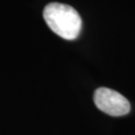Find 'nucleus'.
<instances>
[{"label": "nucleus", "instance_id": "f257e3e1", "mask_svg": "<svg viewBox=\"0 0 135 135\" xmlns=\"http://www.w3.org/2000/svg\"><path fill=\"white\" fill-rule=\"evenodd\" d=\"M46 24L55 34L66 40H74L80 34L82 20L76 10L70 5L49 3L43 10Z\"/></svg>", "mask_w": 135, "mask_h": 135}, {"label": "nucleus", "instance_id": "f03ea898", "mask_svg": "<svg viewBox=\"0 0 135 135\" xmlns=\"http://www.w3.org/2000/svg\"><path fill=\"white\" fill-rule=\"evenodd\" d=\"M94 103L99 110L111 116H123L130 111V103L125 97L106 87H100L95 91Z\"/></svg>", "mask_w": 135, "mask_h": 135}]
</instances>
